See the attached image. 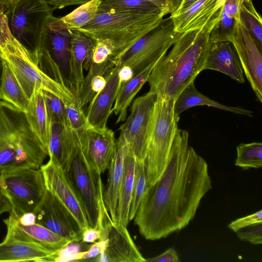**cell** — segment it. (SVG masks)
I'll return each mask as SVG.
<instances>
[{"label": "cell", "instance_id": "cell-24", "mask_svg": "<svg viewBox=\"0 0 262 262\" xmlns=\"http://www.w3.org/2000/svg\"><path fill=\"white\" fill-rule=\"evenodd\" d=\"M207 105L234 114L253 116V112L240 107L225 105L200 93L195 88L194 82H191L178 97L174 104V114L177 119L185 110L195 106Z\"/></svg>", "mask_w": 262, "mask_h": 262}, {"label": "cell", "instance_id": "cell-16", "mask_svg": "<svg viewBox=\"0 0 262 262\" xmlns=\"http://www.w3.org/2000/svg\"><path fill=\"white\" fill-rule=\"evenodd\" d=\"M78 133L82 152L96 173L101 175L108 169L114 152V132L107 126L98 128L89 126Z\"/></svg>", "mask_w": 262, "mask_h": 262}, {"label": "cell", "instance_id": "cell-1", "mask_svg": "<svg viewBox=\"0 0 262 262\" xmlns=\"http://www.w3.org/2000/svg\"><path fill=\"white\" fill-rule=\"evenodd\" d=\"M211 188L206 161L189 145L188 132L178 128L166 168L147 186L134 219L140 234L155 241L182 230Z\"/></svg>", "mask_w": 262, "mask_h": 262}, {"label": "cell", "instance_id": "cell-26", "mask_svg": "<svg viewBox=\"0 0 262 262\" xmlns=\"http://www.w3.org/2000/svg\"><path fill=\"white\" fill-rule=\"evenodd\" d=\"M136 158L127 148L124 162V170L120 188L116 213V223L127 227L134 182Z\"/></svg>", "mask_w": 262, "mask_h": 262}, {"label": "cell", "instance_id": "cell-2", "mask_svg": "<svg viewBox=\"0 0 262 262\" xmlns=\"http://www.w3.org/2000/svg\"><path fill=\"white\" fill-rule=\"evenodd\" d=\"M223 7L201 29L181 33L167 55L153 68L147 79L149 91L174 101L204 67L211 43L210 33L221 18Z\"/></svg>", "mask_w": 262, "mask_h": 262}, {"label": "cell", "instance_id": "cell-3", "mask_svg": "<svg viewBox=\"0 0 262 262\" xmlns=\"http://www.w3.org/2000/svg\"><path fill=\"white\" fill-rule=\"evenodd\" d=\"M48 156L25 112L0 100V175L18 168H40Z\"/></svg>", "mask_w": 262, "mask_h": 262}, {"label": "cell", "instance_id": "cell-18", "mask_svg": "<svg viewBox=\"0 0 262 262\" xmlns=\"http://www.w3.org/2000/svg\"><path fill=\"white\" fill-rule=\"evenodd\" d=\"M9 213V217L4 220L7 227L5 241L34 245L53 252L71 242L37 223L23 225L18 222L16 214L11 211Z\"/></svg>", "mask_w": 262, "mask_h": 262}, {"label": "cell", "instance_id": "cell-13", "mask_svg": "<svg viewBox=\"0 0 262 262\" xmlns=\"http://www.w3.org/2000/svg\"><path fill=\"white\" fill-rule=\"evenodd\" d=\"M230 42L237 53L257 99L262 102V50L239 19H235L233 34Z\"/></svg>", "mask_w": 262, "mask_h": 262}, {"label": "cell", "instance_id": "cell-5", "mask_svg": "<svg viewBox=\"0 0 262 262\" xmlns=\"http://www.w3.org/2000/svg\"><path fill=\"white\" fill-rule=\"evenodd\" d=\"M78 195L89 226L103 231L107 218L103 201V186L100 176L93 169L82 152L78 133L68 163L63 169Z\"/></svg>", "mask_w": 262, "mask_h": 262}, {"label": "cell", "instance_id": "cell-53", "mask_svg": "<svg viewBox=\"0 0 262 262\" xmlns=\"http://www.w3.org/2000/svg\"><path fill=\"white\" fill-rule=\"evenodd\" d=\"M3 68V57L1 51H0V89L2 84V78Z\"/></svg>", "mask_w": 262, "mask_h": 262}, {"label": "cell", "instance_id": "cell-4", "mask_svg": "<svg viewBox=\"0 0 262 262\" xmlns=\"http://www.w3.org/2000/svg\"><path fill=\"white\" fill-rule=\"evenodd\" d=\"M164 16L163 14L97 13L90 22L75 30L93 40H104L110 42L115 49L114 59L157 27Z\"/></svg>", "mask_w": 262, "mask_h": 262}, {"label": "cell", "instance_id": "cell-36", "mask_svg": "<svg viewBox=\"0 0 262 262\" xmlns=\"http://www.w3.org/2000/svg\"><path fill=\"white\" fill-rule=\"evenodd\" d=\"M147 186L144 160L136 159L134 182L129 210V220H133Z\"/></svg>", "mask_w": 262, "mask_h": 262}, {"label": "cell", "instance_id": "cell-50", "mask_svg": "<svg viewBox=\"0 0 262 262\" xmlns=\"http://www.w3.org/2000/svg\"><path fill=\"white\" fill-rule=\"evenodd\" d=\"M17 220L23 225H30L35 223L36 217L33 212H30L24 213L19 216H17Z\"/></svg>", "mask_w": 262, "mask_h": 262}, {"label": "cell", "instance_id": "cell-32", "mask_svg": "<svg viewBox=\"0 0 262 262\" xmlns=\"http://www.w3.org/2000/svg\"><path fill=\"white\" fill-rule=\"evenodd\" d=\"M6 8L0 6V51L4 54H11L27 59H32L30 54L13 36L10 30Z\"/></svg>", "mask_w": 262, "mask_h": 262}, {"label": "cell", "instance_id": "cell-6", "mask_svg": "<svg viewBox=\"0 0 262 262\" xmlns=\"http://www.w3.org/2000/svg\"><path fill=\"white\" fill-rule=\"evenodd\" d=\"M174 102L157 96L155 103L144 159L147 186L153 185L159 179L167 165L178 129L179 120L174 114Z\"/></svg>", "mask_w": 262, "mask_h": 262}, {"label": "cell", "instance_id": "cell-54", "mask_svg": "<svg viewBox=\"0 0 262 262\" xmlns=\"http://www.w3.org/2000/svg\"><path fill=\"white\" fill-rule=\"evenodd\" d=\"M13 0H0V6L7 8Z\"/></svg>", "mask_w": 262, "mask_h": 262}, {"label": "cell", "instance_id": "cell-52", "mask_svg": "<svg viewBox=\"0 0 262 262\" xmlns=\"http://www.w3.org/2000/svg\"><path fill=\"white\" fill-rule=\"evenodd\" d=\"M197 1L198 0H182L179 8L173 14L170 15H176L184 12Z\"/></svg>", "mask_w": 262, "mask_h": 262}, {"label": "cell", "instance_id": "cell-14", "mask_svg": "<svg viewBox=\"0 0 262 262\" xmlns=\"http://www.w3.org/2000/svg\"><path fill=\"white\" fill-rule=\"evenodd\" d=\"M46 189L52 193L77 220L83 231L90 227L82 203L66 172L56 161L50 158L40 167Z\"/></svg>", "mask_w": 262, "mask_h": 262}, {"label": "cell", "instance_id": "cell-40", "mask_svg": "<svg viewBox=\"0 0 262 262\" xmlns=\"http://www.w3.org/2000/svg\"><path fill=\"white\" fill-rule=\"evenodd\" d=\"M115 57V52L112 44L104 40H94L92 50L84 62V67L87 70L91 63H101L113 60Z\"/></svg>", "mask_w": 262, "mask_h": 262}, {"label": "cell", "instance_id": "cell-37", "mask_svg": "<svg viewBox=\"0 0 262 262\" xmlns=\"http://www.w3.org/2000/svg\"><path fill=\"white\" fill-rule=\"evenodd\" d=\"M40 90L44 98L49 123L58 122L68 125L63 102L52 93L44 90Z\"/></svg>", "mask_w": 262, "mask_h": 262}, {"label": "cell", "instance_id": "cell-23", "mask_svg": "<svg viewBox=\"0 0 262 262\" xmlns=\"http://www.w3.org/2000/svg\"><path fill=\"white\" fill-rule=\"evenodd\" d=\"M72 30L70 53V89L77 94L84 79L83 63L88 57L94 40L82 32Z\"/></svg>", "mask_w": 262, "mask_h": 262}, {"label": "cell", "instance_id": "cell-31", "mask_svg": "<svg viewBox=\"0 0 262 262\" xmlns=\"http://www.w3.org/2000/svg\"><path fill=\"white\" fill-rule=\"evenodd\" d=\"M104 13L164 14L160 8L148 0H100L97 13Z\"/></svg>", "mask_w": 262, "mask_h": 262}, {"label": "cell", "instance_id": "cell-51", "mask_svg": "<svg viewBox=\"0 0 262 262\" xmlns=\"http://www.w3.org/2000/svg\"><path fill=\"white\" fill-rule=\"evenodd\" d=\"M11 206L7 198L0 192V215L5 212H10Z\"/></svg>", "mask_w": 262, "mask_h": 262}, {"label": "cell", "instance_id": "cell-42", "mask_svg": "<svg viewBox=\"0 0 262 262\" xmlns=\"http://www.w3.org/2000/svg\"><path fill=\"white\" fill-rule=\"evenodd\" d=\"M237 237L253 245L262 244V222L239 229L235 231Z\"/></svg>", "mask_w": 262, "mask_h": 262}, {"label": "cell", "instance_id": "cell-30", "mask_svg": "<svg viewBox=\"0 0 262 262\" xmlns=\"http://www.w3.org/2000/svg\"><path fill=\"white\" fill-rule=\"evenodd\" d=\"M3 68L0 100L6 101L25 112L29 102V99L25 94L9 63L3 56Z\"/></svg>", "mask_w": 262, "mask_h": 262}, {"label": "cell", "instance_id": "cell-28", "mask_svg": "<svg viewBox=\"0 0 262 262\" xmlns=\"http://www.w3.org/2000/svg\"><path fill=\"white\" fill-rule=\"evenodd\" d=\"M25 112L32 129L48 150L50 125L40 90L34 91Z\"/></svg>", "mask_w": 262, "mask_h": 262}, {"label": "cell", "instance_id": "cell-41", "mask_svg": "<svg viewBox=\"0 0 262 262\" xmlns=\"http://www.w3.org/2000/svg\"><path fill=\"white\" fill-rule=\"evenodd\" d=\"M235 22V19L228 15L223 8L221 18L210 33L211 45L220 42H230L233 34Z\"/></svg>", "mask_w": 262, "mask_h": 262}, {"label": "cell", "instance_id": "cell-33", "mask_svg": "<svg viewBox=\"0 0 262 262\" xmlns=\"http://www.w3.org/2000/svg\"><path fill=\"white\" fill-rule=\"evenodd\" d=\"M239 20L248 29L262 50V19L252 0H243L239 11Z\"/></svg>", "mask_w": 262, "mask_h": 262}, {"label": "cell", "instance_id": "cell-44", "mask_svg": "<svg viewBox=\"0 0 262 262\" xmlns=\"http://www.w3.org/2000/svg\"><path fill=\"white\" fill-rule=\"evenodd\" d=\"M107 245V239L101 238L90 246L88 250L84 251L83 260L97 257L105 250Z\"/></svg>", "mask_w": 262, "mask_h": 262}, {"label": "cell", "instance_id": "cell-29", "mask_svg": "<svg viewBox=\"0 0 262 262\" xmlns=\"http://www.w3.org/2000/svg\"><path fill=\"white\" fill-rule=\"evenodd\" d=\"M113 67L112 60L89 64L88 73L76 94L82 107L90 103L95 94L104 87L106 83L104 75Z\"/></svg>", "mask_w": 262, "mask_h": 262}, {"label": "cell", "instance_id": "cell-46", "mask_svg": "<svg viewBox=\"0 0 262 262\" xmlns=\"http://www.w3.org/2000/svg\"><path fill=\"white\" fill-rule=\"evenodd\" d=\"M243 0H225L223 6L225 12L235 19H239V11Z\"/></svg>", "mask_w": 262, "mask_h": 262}, {"label": "cell", "instance_id": "cell-45", "mask_svg": "<svg viewBox=\"0 0 262 262\" xmlns=\"http://www.w3.org/2000/svg\"><path fill=\"white\" fill-rule=\"evenodd\" d=\"M179 256L173 248H169L161 254L146 259L148 262H179Z\"/></svg>", "mask_w": 262, "mask_h": 262}, {"label": "cell", "instance_id": "cell-15", "mask_svg": "<svg viewBox=\"0 0 262 262\" xmlns=\"http://www.w3.org/2000/svg\"><path fill=\"white\" fill-rule=\"evenodd\" d=\"M101 238L107 239L104 251L94 260L99 262H145L127 227L113 222L111 216L105 223Z\"/></svg>", "mask_w": 262, "mask_h": 262}, {"label": "cell", "instance_id": "cell-34", "mask_svg": "<svg viewBox=\"0 0 262 262\" xmlns=\"http://www.w3.org/2000/svg\"><path fill=\"white\" fill-rule=\"evenodd\" d=\"M235 165L247 170L262 167V143H241L236 146Z\"/></svg>", "mask_w": 262, "mask_h": 262}, {"label": "cell", "instance_id": "cell-19", "mask_svg": "<svg viewBox=\"0 0 262 262\" xmlns=\"http://www.w3.org/2000/svg\"><path fill=\"white\" fill-rule=\"evenodd\" d=\"M120 66L115 64L106 73L105 85L90 102L86 115L89 126L98 128L106 127L107 120L112 113L113 104L121 84L119 77Z\"/></svg>", "mask_w": 262, "mask_h": 262}, {"label": "cell", "instance_id": "cell-22", "mask_svg": "<svg viewBox=\"0 0 262 262\" xmlns=\"http://www.w3.org/2000/svg\"><path fill=\"white\" fill-rule=\"evenodd\" d=\"M223 73L233 80L244 83V71L237 53L229 41L211 45L204 67Z\"/></svg>", "mask_w": 262, "mask_h": 262}, {"label": "cell", "instance_id": "cell-43", "mask_svg": "<svg viewBox=\"0 0 262 262\" xmlns=\"http://www.w3.org/2000/svg\"><path fill=\"white\" fill-rule=\"evenodd\" d=\"M260 222H262L261 209L253 214L231 222L228 225V227L235 232L240 228Z\"/></svg>", "mask_w": 262, "mask_h": 262}, {"label": "cell", "instance_id": "cell-47", "mask_svg": "<svg viewBox=\"0 0 262 262\" xmlns=\"http://www.w3.org/2000/svg\"><path fill=\"white\" fill-rule=\"evenodd\" d=\"M92 0H46L47 3L55 10L72 5H81Z\"/></svg>", "mask_w": 262, "mask_h": 262}, {"label": "cell", "instance_id": "cell-39", "mask_svg": "<svg viewBox=\"0 0 262 262\" xmlns=\"http://www.w3.org/2000/svg\"><path fill=\"white\" fill-rule=\"evenodd\" d=\"M64 104L68 125L71 129L79 132L89 126L86 115L75 93L73 100Z\"/></svg>", "mask_w": 262, "mask_h": 262}, {"label": "cell", "instance_id": "cell-38", "mask_svg": "<svg viewBox=\"0 0 262 262\" xmlns=\"http://www.w3.org/2000/svg\"><path fill=\"white\" fill-rule=\"evenodd\" d=\"M34 63L52 79L64 86H67L58 65L46 49L43 48L39 49L35 55Z\"/></svg>", "mask_w": 262, "mask_h": 262}, {"label": "cell", "instance_id": "cell-9", "mask_svg": "<svg viewBox=\"0 0 262 262\" xmlns=\"http://www.w3.org/2000/svg\"><path fill=\"white\" fill-rule=\"evenodd\" d=\"M181 33L173 30L170 16L136 41L125 52L113 60L114 66H127L135 75L155 61L164 56Z\"/></svg>", "mask_w": 262, "mask_h": 262}, {"label": "cell", "instance_id": "cell-12", "mask_svg": "<svg viewBox=\"0 0 262 262\" xmlns=\"http://www.w3.org/2000/svg\"><path fill=\"white\" fill-rule=\"evenodd\" d=\"M33 212L35 223L71 242L82 239L83 230L67 208L50 191H46Z\"/></svg>", "mask_w": 262, "mask_h": 262}, {"label": "cell", "instance_id": "cell-10", "mask_svg": "<svg viewBox=\"0 0 262 262\" xmlns=\"http://www.w3.org/2000/svg\"><path fill=\"white\" fill-rule=\"evenodd\" d=\"M157 95L149 91L137 98L130 113L120 127L129 149L136 159L144 160L150 129L155 103Z\"/></svg>", "mask_w": 262, "mask_h": 262}, {"label": "cell", "instance_id": "cell-21", "mask_svg": "<svg viewBox=\"0 0 262 262\" xmlns=\"http://www.w3.org/2000/svg\"><path fill=\"white\" fill-rule=\"evenodd\" d=\"M225 0H198L186 11L170 15L173 30L182 33L201 29L224 6Z\"/></svg>", "mask_w": 262, "mask_h": 262}, {"label": "cell", "instance_id": "cell-11", "mask_svg": "<svg viewBox=\"0 0 262 262\" xmlns=\"http://www.w3.org/2000/svg\"><path fill=\"white\" fill-rule=\"evenodd\" d=\"M2 54L29 99L35 90L41 89L55 95L64 103L73 100L75 93L69 87L52 79L32 60L11 54Z\"/></svg>", "mask_w": 262, "mask_h": 262}, {"label": "cell", "instance_id": "cell-27", "mask_svg": "<svg viewBox=\"0 0 262 262\" xmlns=\"http://www.w3.org/2000/svg\"><path fill=\"white\" fill-rule=\"evenodd\" d=\"M159 60L154 61L132 79L121 83L112 108V113L118 115L116 123L125 121L129 105L144 84L147 81L149 74Z\"/></svg>", "mask_w": 262, "mask_h": 262}, {"label": "cell", "instance_id": "cell-8", "mask_svg": "<svg viewBox=\"0 0 262 262\" xmlns=\"http://www.w3.org/2000/svg\"><path fill=\"white\" fill-rule=\"evenodd\" d=\"M46 191L40 168H18L0 175V192L9 201L11 212L18 216L33 212Z\"/></svg>", "mask_w": 262, "mask_h": 262}, {"label": "cell", "instance_id": "cell-17", "mask_svg": "<svg viewBox=\"0 0 262 262\" xmlns=\"http://www.w3.org/2000/svg\"><path fill=\"white\" fill-rule=\"evenodd\" d=\"M72 30L60 18L50 17L46 25L40 48L46 49L58 65L70 89V53Z\"/></svg>", "mask_w": 262, "mask_h": 262}, {"label": "cell", "instance_id": "cell-48", "mask_svg": "<svg viewBox=\"0 0 262 262\" xmlns=\"http://www.w3.org/2000/svg\"><path fill=\"white\" fill-rule=\"evenodd\" d=\"M102 231L97 228L89 227L83 231L81 241L85 243H93L101 239Z\"/></svg>", "mask_w": 262, "mask_h": 262}, {"label": "cell", "instance_id": "cell-49", "mask_svg": "<svg viewBox=\"0 0 262 262\" xmlns=\"http://www.w3.org/2000/svg\"><path fill=\"white\" fill-rule=\"evenodd\" d=\"M134 76V72L130 67L127 66H120L119 70V77L121 83L128 81Z\"/></svg>", "mask_w": 262, "mask_h": 262}, {"label": "cell", "instance_id": "cell-20", "mask_svg": "<svg viewBox=\"0 0 262 262\" xmlns=\"http://www.w3.org/2000/svg\"><path fill=\"white\" fill-rule=\"evenodd\" d=\"M128 148L127 143L120 134L116 140L114 152L108 167V176L106 187L103 192L105 207L112 220L116 222L119 193L122 180L124 162Z\"/></svg>", "mask_w": 262, "mask_h": 262}, {"label": "cell", "instance_id": "cell-25", "mask_svg": "<svg viewBox=\"0 0 262 262\" xmlns=\"http://www.w3.org/2000/svg\"><path fill=\"white\" fill-rule=\"evenodd\" d=\"M54 253L42 247L15 241L0 244V261H50Z\"/></svg>", "mask_w": 262, "mask_h": 262}, {"label": "cell", "instance_id": "cell-35", "mask_svg": "<svg viewBox=\"0 0 262 262\" xmlns=\"http://www.w3.org/2000/svg\"><path fill=\"white\" fill-rule=\"evenodd\" d=\"M100 0H92L60 18L71 29H77L90 22L97 14Z\"/></svg>", "mask_w": 262, "mask_h": 262}, {"label": "cell", "instance_id": "cell-7", "mask_svg": "<svg viewBox=\"0 0 262 262\" xmlns=\"http://www.w3.org/2000/svg\"><path fill=\"white\" fill-rule=\"evenodd\" d=\"M54 11L46 0H13L6 9L12 34L33 57L40 49L46 25Z\"/></svg>", "mask_w": 262, "mask_h": 262}]
</instances>
